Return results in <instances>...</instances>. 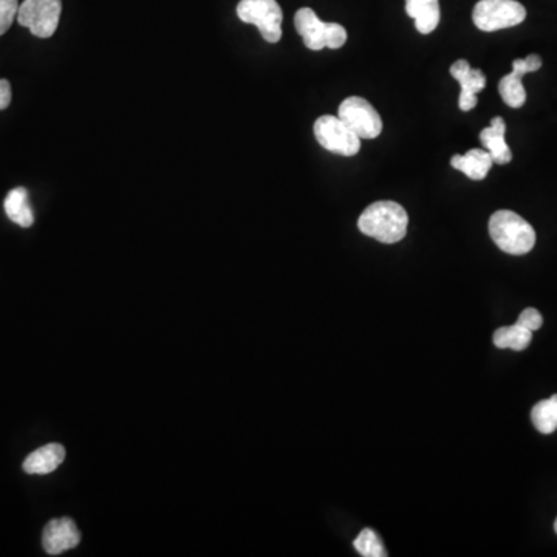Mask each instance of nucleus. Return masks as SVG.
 <instances>
[{
	"mask_svg": "<svg viewBox=\"0 0 557 557\" xmlns=\"http://www.w3.org/2000/svg\"><path fill=\"white\" fill-rule=\"evenodd\" d=\"M506 124L500 117L493 118L489 127L480 132L483 149L493 157L494 165H508L513 160V152L505 140Z\"/></svg>",
	"mask_w": 557,
	"mask_h": 557,
	"instance_id": "f8f14e48",
	"label": "nucleus"
},
{
	"mask_svg": "<svg viewBox=\"0 0 557 557\" xmlns=\"http://www.w3.org/2000/svg\"><path fill=\"white\" fill-rule=\"evenodd\" d=\"M18 0H0V36L5 35L18 18Z\"/></svg>",
	"mask_w": 557,
	"mask_h": 557,
	"instance_id": "aec40b11",
	"label": "nucleus"
},
{
	"mask_svg": "<svg viewBox=\"0 0 557 557\" xmlns=\"http://www.w3.org/2000/svg\"><path fill=\"white\" fill-rule=\"evenodd\" d=\"M81 540L76 523L69 517L55 519L48 522L44 528V536H42V545L44 550L50 556H58L64 551L72 550Z\"/></svg>",
	"mask_w": 557,
	"mask_h": 557,
	"instance_id": "9b49d317",
	"label": "nucleus"
},
{
	"mask_svg": "<svg viewBox=\"0 0 557 557\" xmlns=\"http://www.w3.org/2000/svg\"><path fill=\"white\" fill-rule=\"evenodd\" d=\"M494 346L499 349H511L522 352L530 346L533 341V332L525 329L520 324L510 325V327H500L494 333Z\"/></svg>",
	"mask_w": 557,
	"mask_h": 557,
	"instance_id": "f3484780",
	"label": "nucleus"
},
{
	"mask_svg": "<svg viewBox=\"0 0 557 557\" xmlns=\"http://www.w3.org/2000/svg\"><path fill=\"white\" fill-rule=\"evenodd\" d=\"M61 0H24L19 5L18 22L36 36L48 39L55 35L61 19Z\"/></svg>",
	"mask_w": 557,
	"mask_h": 557,
	"instance_id": "0eeeda50",
	"label": "nucleus"
},
{
	"mask_svg": "<svg viewBox=\"0 0 557 557\" xmlns=\"http://www.w3.org/2000/svg\"><path fill=\"white\" fill-rule=\"evenodd\" d=\"M294 27L304 39L305 47L313 52H321L324 48L338 50L347 42L346 28L321 21L311 8H301L294 14Z\"/></svg>",
	"mask_w": 557,
	"mask_h": 557,
	"instance_id": "7ed1b4c3",
	"label": "nucleus"
},
{
	"mask_svg": "<svg viewBox=\"0 0 557 557\" xmlns=\"http://www.w3.org/2000/svg\"><path fill=\"white\" fill-rule=\"evenodd\" d=\"M554 531H556V534H557V519H556V522H554Z\"/></svg>",
	"mask_w": 557,
	"mask_h": 557,
	"instance_id": "5701e85b",
	"label": "nucleus"
},
{
	"mask_svg": "<svg viewBox=\"0 0 557 557\" xmlns=\"http://www.w3.org/2000/svg\"><path fill=\"white\" fill-rule=\"evenodd\" d=\"M517 324L522 325L525 329L531 330V332H536L544 324V318L540 315L536 308H525L519 315L517 319Z\"/></svg>",
	"mask_w": 557,
	"mask_h": 557,
	"instance_id": "412c9836",
	"label": "nucleus"
},
{
	"mask_svg": "<svg viewBox=\"0 0 557 557\" xmlns=\"http://www.w3.org/2000/svg\"><path fill=\"white\" fill-rule=\"evenodd\" d=\"M407 226L409 216L406 209L390 200L367 206L358 220L359 231L381 243L400 242L406 237Z\"/></svg>",
	"mask_w": 557,
	"mask_h": 557,
	"instance_id": "f257e3e1",
	"label": "nucleus"
},
{
	"mask_svg": "<svg viewBox=\"0 0 557 557\" xmlns=\"http://www.w3.org/2000/svg\"><path fill=\"white\" fill-rule=\"evenodd\" d=\"M4 208L8 219L22 228H30L35 223V214L31 209L28 191L25 188H16L8 192Z\"/></svg>",
	"mask_w": 557,
	"mask_h": 557,
	"instance_id": "dca6fc26",
	"label": "nucleus"
},
{
	"mask_svg": "<svg viewBox=\"0 0 557 557\" xmlns=\"http://www.w3.org/2000/svg\"><path fill=\"white\" fill-rule=\"evenodd\" d=\"M64 458V446L58 443L42 446L25 458L24 471L31 475L50 474L62 465Z\"/></svg>",
	"mask_w": 557,
	"mask_h": 557,
	"instance_id": "ddd939ff",
	"label": "nucleus"
},
{
	"mask_svg": "<svg viewBox=\"0 0 557 557\" xmlns=\"http://www.w3.org/2000/svg\"><path fill=\"white\" fill-rule=\"evenodd\" d=\"M542 67V58L539 55H530L525 59H516L513 62V72L503 76L499 83V93L506 106L519 109L527 101V92L523 87L522 78L527 73L537 72Z\"/></svg>",
	"mask_w": 557,
	"mask_h": 557,
	"instance_id": "1a4fd4ad",
	"label": "nucleus"
},
{
	"mask_svg": "<svg viewBox=\"0 0 557 557\" xmlns=\"http://www.w3.org/2000/svg\"><path fill=\"white\" fill-rule=\"evenodd\" d=\"M493 165V157L489 155L488 151H483V149H471L465 155H454L451 158L452 168L463 172L466 177L475 180V182L485 180Z\"/></svg>",
	"mask_w": 557,
	"mask_h": 557,
	"instance_id": "4468645a",
	"label": "nucleus"
},
{
	"mask_svg": "<svg viewBox=\"0 0 557 557\" xmlns=\"http://www.w3.org/2000/svg\"><path fill=\"white\" fill-rule=\"evenodd\" d=\"M11 104V84L7 79H0V110L7 109Z\"/></svg>",
	"mask_w": 557,
	"mask_h": 557,
	"instance_id": "4be33fe9",
	"label": "nucleus"
},
{
	"mask_svg": "<svg viewBox=\"0 0 557 557\" xmlns=\"http://www.w3.org/2000/svg\"><path fill=\"white\" fill-rule=\"evenodd\" d=\"M489 236L506 254L523 256L536 245V231L527 220L513 211L494 212L489 219Z\"/></svg>",
	"mask_w": 557,
	"mask_h": 557,
	"instance_id": "f03ea898",
	"label": "nucleus"
},
{
	"mask_svg": "<svg viewBox=\"0 0 557 557\" xmlns=\"http://www.w3.org/2000/svg\"><path fill=\"white\" fill-rule=\"evenodd\" d=\"M531 420L540 434H553L557 429V393L548 400L539 401L531 411Z\"/></svg>",
	"mask_w": 557,
	"mask_h": 557,
	"instance_id": "a211bd4d",
	"label": "nucleus"
},
{
	"mask_svg": "<svg viewBox=\"0 0 557 557\" xmlns=\"http://www.w3.org/2000/svg\"><path fill=\"white\" fill-rule=\"evenodd\" d=\"M338 117L350 130H353L361 140H373L380 137L383 130V120L375 107L359 96H350L339 106Z\"/></svg>",
	"mask_w": 557,
	"mask_h": 557,
	"instance_id": "6e6552de",
	"label": "nucleus"
},
{
	"mask_svg": "<svg viewBox=\"0 0 557 557\" xmlns=\"http://www.w3.org/2000/svg\"><path fill=\"white\" fill-rule=\"evenodd\" d=\"M527 19V10L517 0H480L472 11V21L479 30H505Z\"/></svg>",
	"mask_w": 557,
	"mask_h": 557,
	"instance_id": "20e7f679",
	"label": "nucleus"
},
{
	"mask_svg": "<svg viewBox=\"0 0 557 557\" xmlns=\"http://www.w3.org/2000/svg\"><path fill=\"white\" fill-rule=\"evenodd\" d=\"M353 547L364 557H386L387 551L381 540L376 536L375 531L366 530L361 531L359 536L353 542Z\"/></svg>",
	"mask_w": 557,
	"mask_h": 557,
	"instance_id": "6ab92c4d",
	"label": "nucleus"
},
{
	"mask_svg": "<svg viewBox=\"0 0 557 557\" xmlns=\"http://www.w3.org/2000/svg\"><path fill=\"white\" fill-rule=\"evenodd\" d=\"M237 16L245 24L256 25L270 44L281 41L284 13L276 0H240Z\"/></svg>",
	"mask_w": 557,
	"mask_h": 557,
	"instance_id": "39448f33",
	"label": "nucleus"
},
{
	"mask_svg": "<svg viewBox=\"0 0 557 557\" xmlns=\"http://www.w3.org/2000/svg\"><path fill=\"white\" fill-rule=\"evenodd\" d=\"M451 75L462 86L458 107L463 112H469L477 106V93L482 92L486 87L485 73L479 69H471V65L465 59H458L452 64Z\"/></svg>",
	"mask_w": 557,
	"mask_h": 557,
	"instance_id": "9d476101",
	"label": "nucleus"
},
{
	"mask_svg": "<svg viewBox=\"0 0 557 557\" xmlns=\"http://www.w3.org/2000/svg\"><path fill=\"white\" fill-rule=\"evenodd\" d=\"M406 13L414 19L421 35H431L440 24L441 11L438 0H406Z\"/></svg>",
	"mask_w": 557,
	"mask_h": 557,
	"instance_id": "2eb2a0df",
	"label": "nucleus"
},
{
	"mask_svg": "<svg viewBox=\"0 0 557 557\" xmlns=\"http://www.w3.org/2000/svg\"><path fill=\"white\" fill-rule=\"evenodd\" d=\"M313 130L318 143L332 154L353 157L361 149V138L338 115H322L316 120Z\"/></svg>",
	"mask_w": 557,
	"mask_h": 557,
	"instance_id": "423d86ee",
	"label": "nucleus"
}]
</instances>
